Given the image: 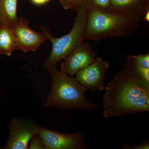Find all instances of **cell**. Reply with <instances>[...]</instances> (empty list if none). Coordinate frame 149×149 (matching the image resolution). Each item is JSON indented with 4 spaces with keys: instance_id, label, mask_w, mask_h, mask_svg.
<instances>
[{
    "instance_id": "cell-3",
    "label": "cell",
    "mask_w": 149,
    "mask_h": 149,
    "mask_svg": "<svg viewBox=\"0 0 149 149\" xmlns=\"http://www.w3.org/2000/svg\"><path fill=\"white\" fill-rule=\"evenodd\" d=\"M140 20L124 15L88 10L84 40L96 41L109 37H127L138 28Z\"/></svg>"
},
{
    "instance_id": "cell-19",
    "label": "cell",
    "mask_w": 149,
    "mask_h": 149,
    "mask_svg": "<svg viewBox=\"0 0 149 149\" xmlns=\"http://www.w3.org/2000/svg\"><path fill=\"white\" fill-rule=\"evenodd\" d=\"M49 0H31L33 3L37 5H42L48 2Z\"/></svg>"
},
{
    "instance_id": "cell-10",
    "label": "cell",
    "mask_w": 149,
    "mask_h": 149,
    "mask_svg": "<svg viewBox=\"0 0 149 149\" xmlns=\"http://www.w3.org/2000/svg\"><path fill=\"white\" fill-rule=\"evenodd\" d=\"M149 10L148 4L142 0H110V12L141 19Z\"/></svg>"
},
{
    "instance_id": "cell-2",
    "label": "cell",
    "mask_w": 149,
    "mask_h": 149,
    "mask_svg": "<svg viewBox=\"0 0 149 149\" xmlns=\"http://www.w3.org/2000/svg\"><path fill=\"white\" fill-rule=\"evenodd\" d=\"M47 70L51 74L52 84L44 106L54 107L63 110L97 108V104L89 101L85 97L88 89L78 83L75 78L58 70L57 64Z\"/></svg>"
},
{
    "instance_id": "cell-4",
    "label": "cell",
    "mask_w": 149,
    "mask_h": 149,
    "mask_svg": "<svg viewBox=\"0 0 149 149\" xmlns=\"http://www.w3.org/2000/svg\"><path fill=\"white\" fill-rule=\"evenodd\" d=\"M88 9L83 4L77 10V16L71 31L59 38L53 37L50 31L45 26H40L42 33L52 44V49L49 55L43 63L44 68L47 70L68 56L84 40V33L87 21Z\"/></svg>"
},
{
    "instance_id": "cell-15",
    "label": "cell",
    "mask_w": 149,
    "mask_h": 149,
    "mask_svg": "<svg viewBox=\"0 0 149 149\" xmlns=\"http://www.w3.org/2000/svg\"><path fill=\"white\" fill-rule=\"evenodd\" d=\"M83 0H60L63 8L65 9L73 10L77 11L79 7L83 4Z\"/></svg>"
},
{
    "instance_id": "cell-17",
    "label": "cell",
    "mask_w": 149,
    "mask_h": 149,
    "mask_svg": "<svg viewBox=\"0 0 149 149\" xmlns=\"http://www.w3.org/2000/svg\"><path fill=\"white\" fill-rule=\"evenodd\" d=\"M132 57L139 65L145 68L149 69V54H139V55L132 56Z\"/></svg>"
},
{
    "instance_id": "cell-7",
    "label": "cell",
    "mask_w": 149,
    "mask_h": 149,
    "mask_svg": "<svg viewBox=\"0 0 149 149\" xmlns=\"http://www.w3.org/2000/svg\"><path fill=\"white\" fill-rule=\"evenodd\" d=\"M109 68L108 62L97 57L91 64L77 72L75 79L91 92L103 91L106 74Z\"/></svg>"
},
{
    "instance_id": "cell-16",
    "label": "cell",
    "mask_w": 149,
    "mask_h": 149,
    "mask_svg": "<svg viewBox=\"0 0 149 149\" xmlns=\"http://www.w3.org/2000/svg\"><path fill=\"white\" fill-rule=\"evenodd\" d=\"M28 149H45V145L39 134H35L30 140Z\"/></svg>"
},
{
    "instance_id": "cell-13",
    "label": "cell",
    "mask_w": 149,
    "mask_h": 149,
    "mask_svg": "<svg viewBox=\"0 0 149 149\" xmlns=\"http://www.w3.org/2000/svg\"><path fill=\"white\" fill-rule=\"evenodd\" d=\"M15 50L16 42L11 28L0 24V54L10 56Z\"/></svg>"
},
{
    "instance_id": "cell-12",
    "label": "cell",
    "mask_w": 149,
    "mask_h": 149,
    "mask_svg": "<svg viewBox=\"0 0 149 149\" xmlns=\"http://www.w3.org/2000/svg\"><path fill=\"white\" fill-rule=\"evenodd\" d=\"M18 0H0V24L11 27L18 18L17 13Z\"/></svg>"
},
{
    "instance_id": "cell-20",
    "label": "cell",
    "mask_w": 149,
    "mask_h": 149,
    "mask_svg": "<svg viewBox=\"0 0 149 149\" xmlns=\"http://www.w3.org/2000/svg\"><path fill=\"white\" fill-rule=\"evenodd\" d=\"M143 19H144L147 22H149V10L145 14V16L143 17Z\"/></svg>"
},
{
    "instance_id": "cell-5",
    "label": "cell",
    "mask_w": 149,
    "mask_h": 149,
    "mask_svg": "<svg viewBox=\"0 0 149 149\" xmlns=\"http://www.w3.org/2000/svg\"><path fill=\"white\" fill-rule=\"evenodd\" d=\"M45 149H86L85 135L77 131L72 133H60L40 127L38 132Z\"/></svg>"
},
{
    "instance_id": "cell-11",
    "label": "cell",
    "mask_w": 149,
    "mask_h": 149,
    "mask_svg": "<svg viewBox=\"0 0 149 149\" xmlns=\"http://www.w3.org/2000/svg\"><path fill=\"white\" fill-rule=\"evenodd\" d=\"M136 85L149 92V69L141 66L132 57L128 56L124 68Z\"/></svg>"
},
{
    "instance_id": "cell-1",
    "label": "cell",
    "mask_w": 149,
    "mask_h": 149,
    "mask_svg": "<svg viewBox=\"0 0 149 149\" xmlns=\"http://www.w3.org/2000/svg\"><path fill=\"white\" fill-rule=\"evenodd\" d=\"M102 99L106 118L149 111V92L136 85L123 69L105 87Z\"/></svg>"
},
{
    "instance_id": "cell-18",
    "label": "cell",
    "mask_w": 149,
    "mask_h": 149,
    "mask_svg": "<svg viewBox=\"0 0 149 149\" xmlns=\"http://www.w3.org/2000/svg\"><path fill=\"white\" fill-rule=\"evenodd\" d=\"M123 149H149V141L147 140L143 143L134 145H123L122 147Z\"/></svg>"
},
{
    "instance_id": "cell-14",
    "label": "cell",
    "mask_w": 149,
    "mask_h": 149,
    "mask_svg": "<svg viewBox=\"0 0 149 149\" xmlns=\"http://www.w3.org/2000/svg\"><path fill=\"white\" fill-rule=\"evenodd\" d=\"M83 4L88 10L110 12V0H83Z\"/></svg>"
},
{
    "instance_id": "cell-8",
    "label": "cell",
    "mask_w": 149,
    "mask_h": 149,
    "mask_svg": "<svg viewBox=\"0 0 149 149\" xmlns=\"http://www.w3.org/2000/svg\"><path fill=\"white\" fill-rule=\"evenodd\" d=\"M11 28L15 38L16 50L35 52L47 40L42 33L31 29L28 19L24 17L18 18Z\"/></svg>"
},
{
    "instance_id": "cell-9",
    "label": "cell",
    "mask_w": 149,
    "mask_h": 149,
    "mask_svg": "<svg viewBox=\"0 0 149 149\" xmlns=\"http://www.w3.org/2000/svg\"><path fill=\"white\" fill-rule=\"evenodd\" d=\"M95 55L89 43L83 41L62 63L60 71L72 77L80 70L95 61Z\"/></svg>"
},
{
    "instance_id": "cell-6",
    "label": "cell",
    "mask_w": 149,
    "mask_h": 149,
    "mask_svg": "<svg viewBox=\"0 0 149 149\" xmlns=\"http://www.w3.org/2000/svg\"><path fill=\"white\" fill-rule=\"evenodd\" d=\"M40 127L31 120L17 118L11 120L9 137L3 148L28 149L29 141L34 135L38 134Z\"/></svg>"
}]
</instances>
